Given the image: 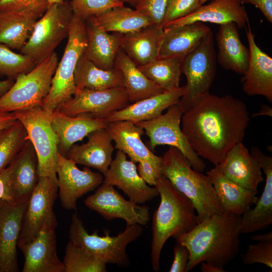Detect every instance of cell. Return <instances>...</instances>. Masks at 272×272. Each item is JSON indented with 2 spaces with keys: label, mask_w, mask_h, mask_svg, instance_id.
I'll return each mask as SVG.
<instances>
[{
  "label": "cell",
  "mask_w": 272,
  "mask_h": 272,
  "mask_svg": "<svg viewBox=\"0 0 272 272\" xmlns=\"http://www.w3.org/2000/svg\"><path fill=\"white\" fill-rule=\"evenodd\" d=\"M37 17L0 10V43L11 49H20L30 38Z\"/></svg>",
  "instance_id": "obj_35"
},
{
  "label": "cell",
  "mask_w": 272,
  "mask_h": 272,
  "mask_svg": "<svg viewBox=\"0 0 272 272\" xmlns=\"http://www.w3.org/2000/svg\"><path fill=\"white\" fill-rule=\"evenodd\" d=\"M129 103L124 87L102 90L77 89L73 97L56 110L70 116L84 115L105 119L114 112L125 107Z\"/></svg>",
  "instance_id": "obj_13"
},
{
  "label": "cell",
  "mask_w": 272,
  "mask_h": 272,
  "mask_svg": "<svg viewBox=\"0 0 272 272\" xmlns=\"http://www.w3.org/2000/svg\"><path fill=\"white\" fill-rule=\"evenodd\" d=\"M57 190V183L47 177L39 176L23 216L18 242L20 249L31 242L44 226L56 227L53 207Z\"/></svg>",
  "instance_id": "obj_12"
},
{
  "label": "cell",
  "mask_w": 272,
  "mask_h": 272,
  "mask_svg": "<svg viewBox=\"0 0 272 272\" xmlns=\"http://www.w3.org/2000/svg\"><path fill=\"white\" fill-rule=\"evenodd\" d=\"M115 148L125 153L130 160L137 163L147 161L162 169V158L154 154L143 142L144 130L141 126L127 120L107 122L105 127Z\"/></svg>",
  "instance_id": "obj_21"
},
{
  "label": "cell",
  "mask_w": 272,
  "mask_h": 272,
  "mask_svg": "<svg viewBox=\"0 0 272 272\" xmlns=\"http://www.w3.org/2000/svg\"><path fill=\"white\" fill-rule=\"evenodd\" d=\"M241 216L224 212L212 215L176 239L189 251L186 272L202 262L223 267L238 255Z\"/></svg>",
  "instance_id": "obj_2"
},
{
  "label": "cell",
  "mask_w": 272,
  "mask_h": 272,
  "mask_svg": "<svg viewBox=\"0 0 272 272\" xmlns=\"http://www.w3.org/2000/svg\"><path fill=\"white\" fill-rule=\"evenodd\" d=\"M14 166V160L0 172V200L14 202L12 187V177Z\"/></svg>",
  "instance_id": "obj_46"
},
{
  "label": "cell",
  "mask_w": 272,
  "mask_h": 272,
  "mask_svg": "<svg viewBox=\"0 0 272 272\" xmlns=\"http://www.w3.org/2000/svg\"><path fill=\"white\" fill-rule=\"evenodd\" d=\"M168 0H138L135 10L147 14L154 24L160 26Z\"/></svg>",
  "instance_id": "obj_45"
},
{
  "label": "cell",
  "mask_w": 272,
  "mask_h": 272,
  "mask_svg": "<svg viewBox=\"0 0 272 272\" xmlns=\"http://www.w3.org/2000/svg\"><path fill=\"white\" fill-rule=\"evenodd\" d=\"M250 116L244 102L230 95L208 93L182 116L181 126L196 154L215 166L242 142Z\"/></svg>",
  "instance_id": "obj_1"
},
{
  "label": "cell",
  "mask_w": 272,
  "mask_h": 272,
  "mask_svg": "<svg viewBox=\"0 0 272 272\" xmlns=\"http://www.w3.org/2000/svg\"><path fill=\"white\" fill-rule=\"evenodd\" d=\"M58 63L57 55L54 52L31 71L18 76L10 89L0 98V111L12 112L42 107Z\"/></svg>",
  "instance_id": "obj_9"
},
{
  "label": "cell",
  "mask_w": 272,
  "mask_h": 272,
  "mask_svg": "<svg viewBox=\"0 0 272 272\" xmlns=\"http://www.w3.org/2000/svg\"><path fill=\"white\" fill-rule=\"evenodd\" d=\"M1 1V0H0Z\"/></svg>",
  "instance_id": "obj_58"
},
{
  "label": "cell",
  "mask_w": 272,
  "mask_h": 272,
  "mask_svg": "<svg viewBox=\"0 0 272 272\" xmlns=\"http://www.w3.org/2000/svg\"><path fill=\"white\" fill-rule=\"evenodd\" d=\"M95 18L98 24L106 32L122 34L154 24L147 14L123 6L113 8Z\"/></svg>",
  "instance_id": "obj_36"
},
{
  "label": "cell",
  "mask_w": 272,
  "mask_h": 272,
  "mask_svg": "<svg viewBox=\"0 0 272 272\" xmlns=\"http://www.w3.org/2000/svg\"><path fill=\"white\" fill-rule=\"evenodd\" d=\"M13 112L24 125L27 139L34 148L39 176L47 177L57 183L58 140L51 124L52 111L34 107Z\"/></svg>",
  "instance_id": "obj_6"
},
{
  "label": "cell",
  "mask_w": 272,
  "mask_h": 272,
  "mask_svg": "<svg viewBox=\"0 0 272 272\" xmlns=\"http://www.w3.org/2000/svg\"><path fill=\"white\" fill-rule=\"evenodd\" d=\"M15 81L6 79L0 81V98H2L12 87Z\"/></svg>",
  "instance_id": "obj_52"
},
{
  "label": "cell",
  "mask_w": 272,
  "mask_h": 272,
  "mask_svg": "<svg viewBox=\"0 0 272 272\" xmlns=\"http://www.w3.org/2000/svg\"><path fill=\"white\" fill-rule=\"evenodd\" d=\"M74 81L77 89L102 90L123 87L121 71L114 67L105 70L97 67L83 53L76 65Z\"/></svg>",
  "instance_id": "obj_34"
},
{
  "label": "cell",
  "mask_w": 272,
  "mask_h": 272,
  "mask_svg": "<svg viewBox=\"0 0 272 272\" xmlns=\"http://www.w3.org/2000/svg\"><path fill=\"white\" fill-rule=\"evenodd\" d=\"M251 239L258 242H272V232L270 231L264 234H256L252 236Z\"/></svg>",
  "instance_id": "obj_53"
},
{
  "label": "cell",
  "mask_w": 272,
  "mask_h": 272,
  "mask_svg": "<svg viewBox=\"0 0 272 272\" xmlns=\"http://www.w3.org/2000/svg\"><path fill=\"white\" fill-rule=\"evenodd\" d=\"M217 166L225 177L248 189L257 191L264 181L260 164L242 142L231 149Z\"/></svg>",
  "instance_id": "obj_22"
},
{
  "label": "cell",
  "mask_w": 272,
  "mask_h": 272,
  "mask_svg": "<svg viewBox=\"0 0 272 272\" xmlns=\"http://www.w3.org/2000/svg\"><path fill=\"white\" fill-rule=\"evenodd\" d=\"M62 264L64 272H105L106 263L71 241L66 244Z\"/></svg>",
  "instance_id": "obj_39"
},
{
  "label": "cell",
  "mask_w": 272,
  "mask_h": 272,
  "mask_svg": "<svg viewBox=\"0 0 272 272\" xmlns=\"http://www.w3.org/2000/svg\"><path fill=\"white\" fill-rule=\"evenodd\" d=\"M223 212L242 215L255 205L257 191L243 187L225 177L218 166L207 172Z\"/></svg>",
  "instance_id": "obj_29"
},
{
  "label": "cell",
  "mask_w": 272,
  "mask_h": 272,
  "mask_svg": "<svg viewBox=\"0 0 272 272\" xmlns=\"http://www.w3.org/2000/svg\"><path fill=\"white\" fill-rule=\"evenodd\" d=\"M245 264L261 263L272 270V242H262L249 244L242 256Z\"/></svg>",
  "instance_id": "obj_44"
},
{
  "label": "cell",
  "mask_w": 272,
  "mask_h": 272,
  "mask_svg": "<svg viewBox=\"0 0 272 272\" xmlns=\"http://www.w3.org/2000/svg\"><path fill=\"white\" fill-rule=\"evenodd\" d=\"M27 141L25 128L17 119L0 130V172L15 159Z\"/></svg>",
  "instance_id": "obj_38"
},
{
  "label": "cell",
  "mask_w": 272,
  "mask_h": 272,
  "mask_svg": "<svg viewBox=\"0 0 272 272\" xmlns=\"http://www.w3.org/2000/svg\"><path fill=\"white\" fill-rule=\"evenodd\" d=\"M105 119L91 118L84 115H66L58 110L53 111L51 124L58 140V153L66 157L71 147L91 132L105 128Z\"/></svg>",
  "instance_id": "obj_26"
},
{
  "label": "cell",
  "mask_w": 272,
  "mask_h": 272,
  "mask_svg": "<svg viewBox=\"0 0 272 272\" xmlns=\"http://www.w3.org/2000/svg\"><path fill=\"white\" fill-rule=\"evenodd\" d=\"M17 119L13 112L0 111V130L11 125Z\"/></svg>",
  "instance_id": "obj_50"
},
{
  "label": "cell",
  "mask_w": 272,
  "mask_h": 272,
  "mask_svg": "<svg viewBox=\"0 0 272 272\" xmlns=\"http://www.w3.org/2000/svg\"><path fill=\"white\" fill-rule=\"evenodd\" d=\"M162 158V174L191 201L198 223L212 215L224 213L207 175L194 169L175 148L170 147Z\"/></svg>",
  "instance_id": "obj_4"
},
{
  "label": "cell",
  "mask_w": 272,
  "mask_h": 272,
  "mask_svg": "<svg viewBox=\"0 0 272 272\" xmlns=\"http://www.w3.org/2000/svg\"><path fill=\"white\" fill-rule=\"evenodd\" d=\"M242 5L250 4L259 9L266 19L272 23V0H240Z\"/></svg>",
  "instance_id": "obj_49"
},
{
  "label": "cell",
  "mask_w": 272,
  "mask_h": 272,
  "mask_svg": "<svg viewBox=\"0 0 272 272\" xmlns=\"http://www.w3.org/2000/svg\"><path fill=\"white\" fill-rule=\"evenodd\" d=\"M181 71L187 79L184 93L179 102L184 112L210 92L215 79L216 55L211 30L198 46L184 57Z\"/></svg>",
  "instance_id": "obj_10"
},
{
  "label": "cell",
  "mask_w": 272,
  "mask_h": 272,
  "mask_svg": "<svg viewBox=\"0 0 272 272\" xmlns=\"http://www.w3.org/2000/svg\"><path fill=\"white\" fill-rule=\"evenodd\" d=\"M87 42L85 20L74 14L67 42L53 76L49 92L43 100L42 108L54 111L74 95L77 90L75 71Z\"/></svg>",
  "instance_id": "obj_5"
},
{
  "label": "cell",
  "mask_w": 272,
  "mask_h": 272,
  "mask_svg": "<svg viewBox=\"0 0 272 272\" xmlns=\"http://www.w3.org/2000/svg\"><path fill=\"white\" fill-rule=\"evenodd\" d=\"M29 198L15 202L0 200V272L19 271L17 249Z\"/></svg>",
  "instance_id": "obj_17"
},
{
  "label": "cell",
  "mask_w": 272,
  "mask_h": 272,
  "mask_svg": "<svg viewBox=\"0 0 272 272\" xmlns=\"http://www.w3.org/2000/svg\"><path fill=\"white\" fill-rule=\"evenodd\" d=\"M163 36V28L153 24L123 34L120 48L137 66L144 65L158 58Z\"/></svg>",
  "instance_id": "obj_30"
},
{
  "label": "cell",
  "mask_w": 272,
  "mask_h": 272,
  "mask_svg": "<svg viewBox=\"0 0 272 272\" xmlns=\"http://www.w3.org/2000/svg\"><path fill=\"white\" fill-rule=\"evenodd\" d=\"M184 58H157L138 69L150 80L165 91H171L180 87L181 66Z\"/></svg>",
  "instance_id": "obj_37"
},
{
  "label": "cell",
  "mask_w": 272,
  "mask_h": 272,
  "mask_svg": "<svg viewBox=\"0 0 272 272\" xmlns=\"http://www.w3.org/2000/svg\"><path fill=\"white\" fill-rule=\"evenodd\" d=\"M183 110L179 102L169 107L165 113L136 124L142 127L149 138L150 148L168 145L178 149L188 160L192 167L200 172L206 165L192 149L181 126Z\"/></svg>",
  "instance_id": "obj_11"
},
{
  "label": "cell",
  "mask_w": 272,
  "mask_h": 272,
  "mask_svg": "<svg viewBox=\"0 0 272 272\" xmlns=\"http://www.w3.org/2000/svg\"><path fill=\"white\" fill-rule=\"evenodd\" d=\"M195 22H209L220 25L233 22L238 28H242L246 27L249 20L240 0H213L206 5H202L190 14L171 22L164 27Z\"/></svg>",
  "instance_id": "obj_25"
},
{
  "label": "cell",
  "mask_w": 272,
  "mask_h": 272,
  "mask_svg": "<svg viewBox=\"0 0 272 272\" xmlns=\"http://www.w3.org/2000/svg\"><path fill=\"white\" fill-rule=\"evenodd\" d=\"M86 206L110 221L121 219L126 225L146 226L150 219L149 207L125 199L113 185L102 182L84 201Z\"/></svg>",
  "instance_id": "obj_14"
},
{
  "label": "cell",
  "mask_w": 272,
  "mask_h": 272,
  "mask_svg": "<svg viewBox=\"0 0 272 272\" xmlns=\"http://www.w3.org/2000/svg\"><path fill=\"white\" fill-rule=\"evenodd\" d=\"M200 267V270L202 272H225L223 267H219L213 265L211 263L202 262Z\"/></svg>",
  "instance_id": "obj_51"
},
{
  "label": "cell",
  "mask_w": 272,
  "mask_h": 272,
  "mask_svg": "<svg viewBox=\"0 0 272 272\" xmlns=\"http://www.w3.org/2000/svg\"><path fill=\"white\" fill-rule=\"evenodd\" d=\"M247 26L249 58L247 69L243 75L242 90L248 96H262L271 103L272 58L256 44L249 22Z\"/></svg>",
  "instance_id": "obj_18"
},
{
  "label": "cell",
  "mask_w": 272,
  "mask_h": 272,
  "mask_svg": "<svg viewBox=\"0 0 272 272\" xmlns=\"http://www.w3.org/2000/svg\"><path fill=\"white\" fill-rule=\"evenodd\" d=\"M137 170L140 176L151 186L156 185L157 179L162 174V169L155 167L147 161L139 162Z\"/></svg>",
  "instance_id": "obj_48"
},
{
  "label": "cell",
  "mask_w": 272,
  "mask_h": 272,
  "mask_svg": "<svg viewBox=\"0 0 272 272\" xmlns=\"http://www.w3.org/2000/svg\"><path fill=\"white\" fill-rule=\"evenodd\" d=\"M49 5L47 0H1L0 10L25 13L39 19Z\"/></svg>",
  "instance_id": "obj_42"
},
{
  "label": "cell",
  "mask_w": 272,
  "mask_h": 272,
  "mask_svg": "<svg viewBox=\"0 0 272 272\" xmlns=\"http://www.w3.org/2000/svg\"><path fill=\"white\" fill-rule=\"evenodd\" d=\"M155 187L160 195V202L153 217L151 258L152 269L157 272L167 240L170 237L177 239L188 233L198 223V220L191 201L163 174L157 179Z\"/></svg>",
  "instance_id": "obj_3"
},
{
  "label": "cell",
  "mask_w": 272,
  "mask_h": 272,
  "mask_svg": "<svg viewBox=\"0 0 272 272\" xmlns=\"http://www.w3.org/2000/svg\"><path fill=\"white\" fill-rule=\"evenodd\" d=\"M114 67L119 69L122 73L123 87L130 103L164 91L160 86L148 78L120 48L115 59Z\"/></svg>",
  "instance_id": "obj_33"
},
{
  "label": "cell",
  "mask_w": 272,
  "mask_h": 272,
  "mask_svg": "<svg viewBox=\"0 0 272 272\" xmlns=\"http://www.w3.org/2000/svg\"><path fill=\"white\" fill-rule=\"evenodd\" d=\"M142 226L126 225L125 230L116 236H99L96 231L89 233L83 221L75 212L72 216L69 230L70 241L104 262L119 266H127L129 259L126 247L137 240L142 234Z\"/></svg>",
  "instance_id": "obj_7"
},
{
  "label": "cell",
  "mask_w": 272,
  "mask_h": 272,
  "mask_svg": "<svg viewBox=\"0 0 272 272\" xmlns=\"http://www.w3.org/2000/svg\"><path fill=\"white\" fill-rule=\"evenodd\" d=\"M174 259L170 272H186L189 253L187 248L176 241L174 249Z\"/></svg>",
  "instance_id": "obj_47"
},
{
  "label": "cell",
  "mask_w": 272,
  "mask_h": 272,
  "mask_svg": "<svg viewBox=\"0 0 272 272\" xmlns=\"http://www.w3.org/2000/svg\"><path fill=\"white\" fill-rule=\"evenodd\" d=\"M49 5L54 4V3H63L64 1H67L68 0H47Z\"/></svg>",
  "instance_id": "obj_56"
},
{
  "label": "cell",
  "mask_w": 272,
  "mask_h": 272,
  "mask_svg": "<svg viewBox=\"0 0 272 272\" xmlns=\"http://www.w3.org/2000/svg\"><path fill=\"white\" fill-rule=\"evenodd\" d=\"M73 13L84 20L114 7L123 6L120 0H69Z\"/></svg>",
  "instance_id": "obj_41"
},
{
  "label": "cell",
  "mask_w": 272,
  "mask_h": 272,
  "mask_svg": "<svg viewBox=\"0 0 272 272\" xmlns=\"http://www.w3.org/2000/svg\"><path fill=\"white\" fill-rule=\"evenodd\" d=\"M209 0H201V5L203 4L206 2H208Z\"/></svg>",
  "instance_id": "obj_57"
},
{
  "label": "cell",
  "mask_w": 272,
  "mask_h": 272,
  "mask_svg": "<svg viewBox=\"0 0 272 272\" xmlns=\"http://www.w3.org/2000/svg\"><path fill=\"white\" fill-rule=\"evenodd\" d=\"M250 153L258 161L265 175V184L254 207L241 216V234L264 230L272 223V158L256 147H252Z\"/></svg>",
  "instance_id": "obj_19"
},
{
  "label": "cell",
  "mask_w": 272,
  "mask_h": 272,
  "mask_svg": "<svg viewBox=\"0 0 272 272\" xmlns=\"http://www.w3.org/2000/svg\"><path fill=\"white\" fill-rule=\"evenodd\" d=\"M82 145H73L66 158L76 164L97 170L103 175L112 161L114 147L112 139L105 128L95 130L88 135Z\"/></svg>",
  "instance_id": "obj_23"
},
{
  "label": "cell",
  "mask_w": 272,
  "mask_h": 272,
  "mask_svg": "<svg viewBox=\"0 0 272 272\" xmlns=\"http://www.w3.org/2000/svg\"><path fill=\"white\" fill-rule=\"evenodd\" d=\"M201 5V0H168L160 27L164 28L171 22L193 13Z\"/></svg>",
  "instance_id": "obj_43"
},
{
  "label": "cell",
  "mask_w": 272,
  "mask_h": 272,
  "mask_svg": "<svg viewBox=\"0 0 272 272\" xmlns=\"http://www.w3.org/2000/svg\"><path fill=\"white\" fill-rule=\"evenodd\" d=\"M164 36L158 58H184L201 43L211 29L204 23L195 22L163 28Z\"/></svg>",
  "instance_id": "obj_27"
},
{
  "label": "cell",
  "mask_w": 272,
  "mask_h": 272,
  "mask_svg": "<svg viewBox=\"0 0 272 272\" xmlns=\"http://www.w3.org/2000/svg\"><path fill=\"white\" fill-rule=\"evenodd\" d=\"M38 178L36 154L33 145L28 140L14 159L12 177L14 202L29 198Z\"/></svg>",
  "instance_id": "obj_32"
},
{
  "label": "cell",
  "mask_w": 272,
  "mask_h": 272,
  "mask_svg": "<svg viewBox=\"0 0 272 272\" xmlns=\"http://www.w3.org/2000/svg\"><path fill=\"white\" fill-rule=\"evenodd\" d=\"M184 93V86L171 91H164L158 95L128 104L115 111L105 120L107 122L127 120L135 124L154 118L171 106L179 102Z\"/></svg>",
  "instance_id": "obj_28"
},
{
  "label": "cell",
  "mask_w": 272,
  "mask_h": 272,
  "mask_svg": "<svg viewBox=\"0 0 272 272\" xmlns=\"http://www.w3.org/2000/svg\"><path fill=\"white\" fill-rule=\"evenodd\" d=\"M216 40L219 63L225 70L243 75L247 69L249 51L240 40L236 24L231 22L220 25Z\"/></svg>",
  "instance_id": "obj_31"
},
{
  "label": "cell",
  "mask_w": 272,
  "mask_h": 272,
  "mask_svg": "<svg viewBox=\"0 0 272 272\" xmlns=\"http://www.w3.org/2000/svg\"><path fill=\"white\" fill-rule=\"evenodd\" d=\"M56 227L46 225L20 250L24 255L23 272H64L56 252Z\"/></svg>",
  "instance_id": "obj_20"
},
{
  "label": "cell",
  "mask_w": 272,
  "mask_h": 272,
  "mask_svg": "<svg viewBox=\"0 0 272 272\" xmlns=\"http://www.w3.org/2000/svg\"><path fill=\"white\" fill-rule=\"evenodd\" d=\"M72 160L58 154L57 177L62 206L69 210L77 209V200L97 188L103 182L101 173L89 167L81 170Z\"/></svg>",
  "instance_id": "obj_15"
},
{
  "label": "cell",
  "mask_w": 272,
  "mask_h": 272,
  "mask_svg": "<svg viewBox=\"0 0 272 272\" xmlns=\"http://www.w3.org/2000/svg\"><path fill=\"white\" fill-rule=\"evenodd\" d=\"M121 2L124 3H127L130 5L131 6H133L134 7H135L138 0H120Z\"/></svg>",
  "instance_id": "obj_55"
},
{
  "label": "cell",
  "mask_w": 272,
  "mask_h": 272,
  "mask_svg": "<svg viewBox=\"0 0 272 272\" xmlns=\"http://www.w3.org/2000/svg\"><path fill=\"white\" fill-rule=\"evenodd\" d=\"M102 182L121 189L129 199L138 204L149 201L159 195L157 189L147 184L140 176L135 163L125 153L117 150L104 175Z\"/></svg>",
  "instance_id": "obj_16"
},
{
  "label": "cell",
  "mask_w": 272,
  "mask_h": 272,
  "mask_svg": "<svg viewBox=\"0 0 272 272\" xmlns=\"http://www.w3.org/2000/svg\"><path fill=\"white\" fill-rule=\"evenodd\" d=\"M87 42L83 54L97 67L109 70L114 67L123 34H109L97 23L95 16L85 20Z\"/></svg>",
  "instance_id": "obj_24"
},
{
  "label": "cell",
  "mask_w": 272,
  "mask_h": 272,
  "mask_svg": "<svg viewBox=\"0 0 272 272\" xmlns=\"http://www.w3.org/2000/svg\"><path fill=\"white\" fill-rule=\"evenodd\" d=\"M36 65L28 55L13 51L7 46L0 43V76L15 80L21 75L26 74Z\"/></svg>",
  "instance_id": "obj_40"
},
{
  "label": "cell",
  "mask_w": 272,
  "mask_h": 272,
  "mask_svg": "<svg viewBox=\"0 0 272 272\" xmlns=\"http://www.w3.org/2000/svg\"><path fill=\"white\" fill-rule=\"evenodd\" d=\"M272 115V109L271 107H269L266 105H262V107L259 112L257 113H256L254 116L258 115H267L271 117Z\"/></svg>",
  "instance_id": "obj_54"
},
{
  "label": "cell",
  "mask_w": 272,
  "mask_h": 272,
  "mask_svg": "<svg viewBox=\"0 0 272 272\" xmlns=\"http://www.w3.org/2000/svg\"><path fill=\"white\" fill-rule=\"evenodd\" d=\"M74 15L69 1L49 5L36 22L22 54L31 57L36 65L48 58L61 41L67 37Z\"/></svg>",
  "instance_id": "obj_8"
}]
</instances>
